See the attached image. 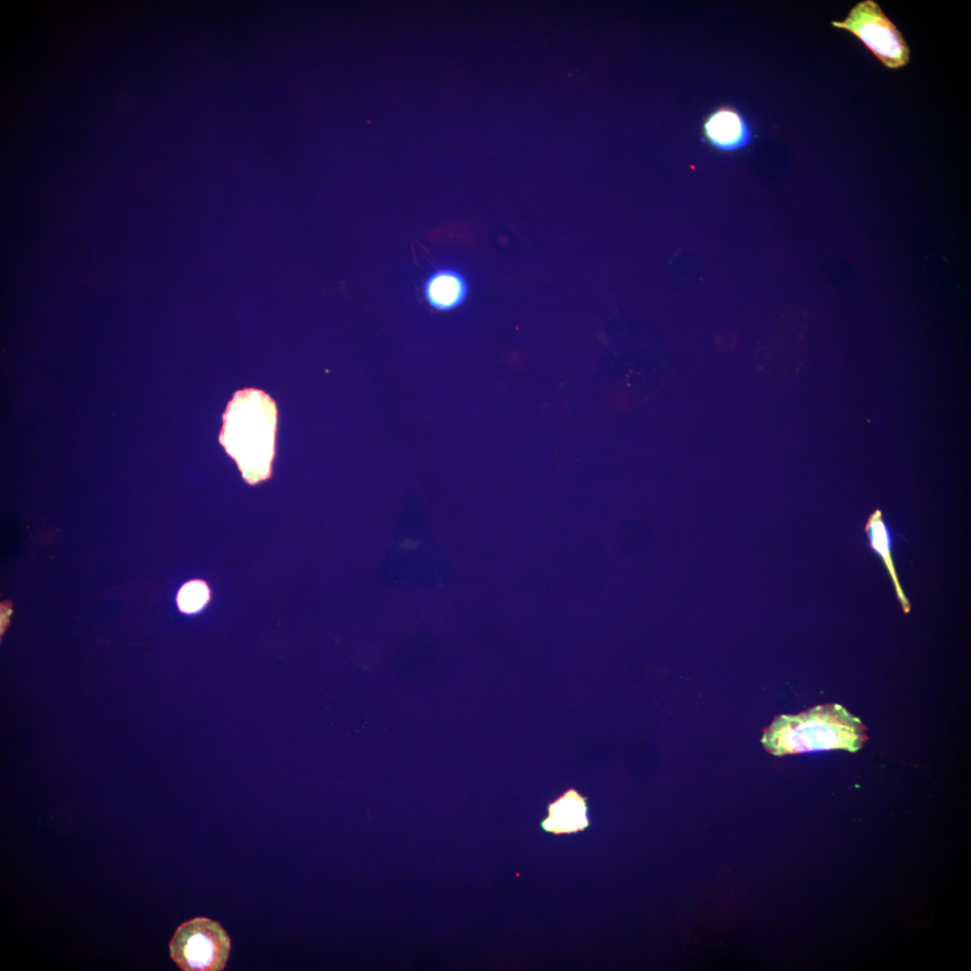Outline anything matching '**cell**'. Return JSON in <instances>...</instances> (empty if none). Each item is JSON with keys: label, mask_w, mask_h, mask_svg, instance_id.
<instances>
[{"label": "cell", "mask_w": 971, "mask_h": 971, "mask_svg": "<svg viewBox=\"0 0 971 971\" xmlns=\"http://www.w3.org/2000/svg\"><path fill=\"white\" fill-rule=\"evenodd\" d=\"M590 825L586 797L576 789L569 788L548 806V815L541 828L550 833L570 834L585 830Z\"/></svg>", "instance_id": "5"}, {"label": "cell", "mask_w": 971, "mask_h": 971, "mask_svg": "<svg viewBox=\"0 0 971 971\" xmlns=\"http://www.w3.org/2000/svg\"><path fill=\"white\" fill-rule=\"evenodd\" d=\"M860 719L836 703L796 715L777 716L763 730L761 742L776 756L826 750L857 752L868 740Z\"/></svg>", "instance_id": "2"}, {"label": "cell", "mask_w": 971, "mask_h": 971, "mask_svg": "<svg viewBox=\"0 0 971 971\" xmlns=\"http://www.w3.org/2000/svg\"><path fill=\"white\" fill-rule=\"evenodd\" d=\"M871 549L882 559L893 582L897 600L905 614L911 610V603L906 597L897 576L892 557L893 536L889 526L883 519V512L877 509L868 518L864 527Z\"/></svg>", "instance_id": "7"}, {"label": "cell", "mask_w": 971, "mask_h": 971, "mask_svg": "<svg viewBox=\"0 0 971 971\" xmlns=\"http://www.w3.org/2000/svg\"><path fill=\"white\" fill-rule=\"evenodd\" d=\"M466 294L465 279L453 270L437 271L425 283V296L429 303L438 309L447 310L459 306Z\"/></svg>", "instance_id": "8"}, {"label": "cell", "mask_w": 971, "mask_h": 971, "mask_svg": "<svg viewBox=\"0 0 971 971\" xmlns=\"http://www.w3.org/2000/svg\"><path fill=\"white\" fill-rule=\"evenodd\" d=\"M276 428V404L266 393L245 388L234 394L223 414L219 442L249 484L271 476Z\"/></svg>", "instance_id": "1"}, {"label": "cell", "mask_w": 971, "mask_h": 971, "mask_svg": "<svg viewBox=\"0 0 971 971\" xmlns=\"http://www.w3.org/2000/svg\"><path fill=\"white\" fill-rule=\"evenodd\" d=\"M209 599V590L203 582L192 581L184 584L178 593L180 609L187 613L199 610Z\"/></svg>", "instance_id": "9"}, {"label": "cell", "mask_w": 971, "mask_h": 971, "mask_svg": "<svg viewBox=\"0 0 971 971\" xmlns=\"http://www.w3.org/2000/svg\"><path fill=\"white\" fill-rule=\"evenodd\" d=\"M230 949L226 930L207 917L183 922L169 942L170 957L183 971H222Z\"/></svg>", "instance_id": "3"}, {"label": "cell", "mask_w": 971, "mask_h": 971, "mask_svg": "<svg viewBox=\"0 0 971 971\" xmlns=\"http://www.w3.org/2000/svg\"><path fill=\"white\" fill-rule=\"evenodd\" d=\"M703 131L708 141L723 151L743 148L752 139L748 122L737 111L729 107L711 112L703 124Z\"/></svg>", "instance_id": "6"}, {"label": "cell", "mask_w": 971, "mask_h": 971, "mask_svg": "<svg viewBox=\"0 0 971 971\" xmlns=\"http://www.w3.org/2000/svg\"><path fill=\"white\" fill-rule=\"evenodd\" d=\"M832 25L856 36L890 69L904 67L910 59V48L902 33L873 0L859 2L844 20L833 21Z\"/></svg>", "instance_id": "4"}]
</instances>
